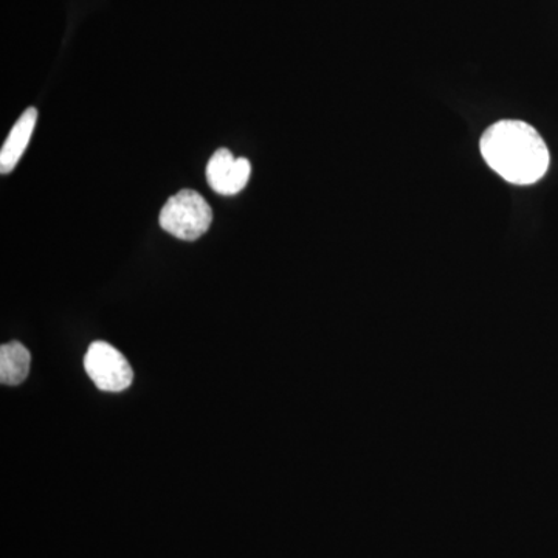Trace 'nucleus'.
I'll return each instance as SVG.
<instances>
[{
  "label": "nucleus",
  "mask_w": 558,
  "mask_h": 558,
  "mask_svg": "<svg viewBox=\"0 0 558 558\" xmlns=\"http://www.w3.org/2000/svg\"><path fill=\"white\" fill-rule=\"evenodd\" d=\"M32 355L20 341L0 348V381L9 387L24 384L31 373Z\"/></svg>",
  "instance_id": "6"
},
{
  "label": "nucleus",
  "mask_w": 558,
  "mask_h": 558,
  "mask_svg": "<svg viewBox=\"0 0 558 558\" xmlns=\"http://www.w3.org/2000/svg\"><path fill=\"white\" fill-rule=\"evenodd\" d=\"M252 165L247 159H236L230 149H218L207 165L209 186L222 196L241 193L248 183Z\"/></svg>",
  "instance_id": "4"
},
{
  "label": "nucleus",
  "mask_w": 558,
  "mask_h": 558,
  "mask_svg": "<svg viewBox=\"0 0 558 558\" xmlns=\"http://www.w3.org/2000/svg\"><path fill=\"white\" fill-rule=\"evenodd\" d=\"M159 220L161 229L172 236L182 241H196L211 226L213 209L197 191L182 190L163 205Z\"/></svg>",
  "instance_id": "2"
},
{
  "label": "nucleus",
  "mask_w": 558,
  "mask_h": 558,
  "mask_svg": "<svg viewBox=\"0 0 558 558\" xmlns=\"http://www.w3.org/2000/svg\"><path fill=\"white\" fill-rule=\"evenodd\" d=\"M36 121H38V110L28 108L14 124L9 138L3 143L2 150H0V172L2 174H9L20 163L22 154L25 153L28 143H31Z\"/></svg>",
  "instance_id": "5"
},
{
  "label": "nucleus",
  "mask_w": 558,
  "mask_h": 558,
  "mask_svg": "<svg viewBox=\"0 0 558 558\" xmlns=\"http://www.w3.org/2000/svg\"><path fill=\"white\" fill-rule=\"evenodd\" d=\"M84 369L101 391H124L134 380L130 362L119 349L106 341H95L90 344L84 357Z\"/></svg>",
  "instance_id": "3"
},
{
  "label": "nucleus",
  "mask_w": 558,
  "mask_h": 558,
  "mask_svg": "<svg viewBox=\"0 0 558 558\" xmlns=\"http://www.w3.org/2000/svg\"><path fill=\"white\" fill-rule=\"evenodd\" d=\"M480 148L490 170L512 185H534L549 170L548 145L524 121L501 120L492 124L481 137Z\"/></svg>",
  "instance_id": "1"
}]
</instances>
